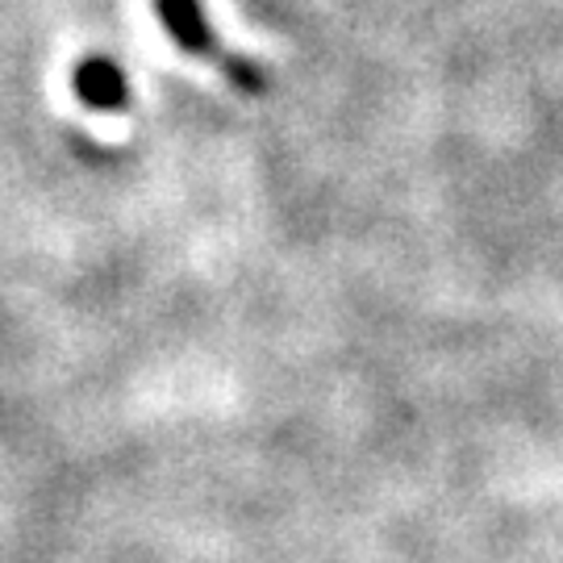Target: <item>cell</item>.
<instances>
[{
  "label": "cell",
  "mask_w": 563,
  "mask_h": 563,
  "mask_svg": "<svg viewBox=\"0 0 563 563\" xmlns=\"http://www.w3.org/2000/svg\"><path fill=\"white\" fill-rule=\"evenodd\" d=\"M155 13H159L167 38L176 42L184 55L213 63L225 80L242 88L246 97H263L272 88V80H267V71H263L260 63L246 59V55H234V51H225L222 42H218L213 25L205 18L201 0H155Z\"/></svg>",
  "instance_id": "1"
},
{
  "label": "cell",
  "mask_w": 563,
  "mask_h": 563,
  "mask_svg": "<svg viewBox=\"0 0 563 563\" xmlns=\"http://www.w3.org/2000/svg\"><path fill=\"white\" fill-rule=\"evenodd\" d=\"M71 88L97 113H125L130 109V80L109 55H84L71 71Z\"/></svg>",
  "instance_id": "2"
}]
</instances>
